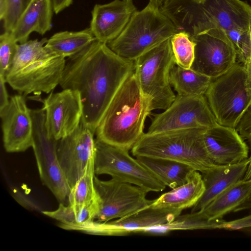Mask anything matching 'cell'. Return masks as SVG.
Returning <instances> with one entry per match:
<instances>
[{
    "label": "cell",
    "instance_id": "cell-1",
    "mask_svg": "<svg viewBox=\"0 0 251 251\" xmlns=\"http://www.w3.org/2000/svg\"><path fill=\"white\" fill-rule=\"evenodd\" d=\"M134 61L122 57L97 40L68 58L59 83L80 94L81 122L95 133L105 111L126 79L134 72Z\"/></svg>",
    "mask_w": 251,
    "mask_h": 251
},
{
    "label": "cell",
    "instance_id": "cell-2",
    "mask_svg": "<svg viewBox=\"0 0 251 251\" xmlns=\"http://www.w3.org/2000/svg\"><path fill=\"white\" fill-rule=\"evenodd\" d=\"M151 101L142 91L134 72L126 79L105 111L95 132L96 139L129 151L144 133Z\"/></svg>",
    "mask_w": 251,
    "mask_h": 251
},
{
    "label": "cell",
    "instance_id": "cell-3",
    "mask_svg": "<svg viewBox=\"0 0 251 251\" xmlns=\"http://www.w3.org/2000/svg\"><path fill=\"white\" fill-rule=\"evenodd\" d=\"M47 40L44 38L18 44L5 77L6 82L25 97L50 93L60 82L66 60L46 50Z\"/></svg>",
    "mask_w": 251,
    "mask_h": 251
},
{
    "label": "cell",
    "instance_id": "cell-4",
    "mask_svg": "<svg viewBox=\"0 0 251 251\" xmlns=\"http://www.w3.org/2000/svg\"><path fill=\"white\" fill-rule=\"evenodd\" d=\"M205 129L189 128L144 133L131 152L135 157L144 156L179 162L202 173L215 165L204 146Z\"/></svg>",
    "mask_w": 251,
    "mask_h": 251
},
{
    "label": "cell",
    "instance_id": "cell-5",
    "mask_svg": "<svg viewBox=\"0 0 251 251\" xmlns=\"http://www.w3.org/2000/svg\"><path fill=\"white\" fill-rule=\"evenodd\" d=\"M177 31L174 20L149 2L133 14L122 33L107 45L118 55L135 61Z\"/></svg>",
    "mask_w": 251,
    "mask_h": 251
},
{
    "label": "cell",
    "instance_id": "cell-6",
    "mask_svg": "<svg viewBox=\"0 0 251 251\" xmlns=\"http://www.w3.org/2000/svg\"><path fill=\"white\" fill-rule=\"evenodd\" d=\"M204 96L217 122L235 128L251 105V82L244 66L236 62L211 78Z\"/></svg>",
    "mask_w": 251,
    "mask_h": 251
},
{
    "label": "cell",
    "instance_id": "cell-7",
    "mask_svg": "<svg viewBox=\"0 0 251 251\" xmlns=\"http://www.w3.org/2000/svg\"><path fill=\"white\" fill-rule=\"evenodd\" d=\"M135 62L134 73L143 93L150 98L152 110H165L176 98L169 76L176 63L171 38L147 51Z\"/></svg>",
    "mask_w": 251,
    "mask_h": 251
},
{
    "label": "cell",
    "instance_id": "cell-8",
    "mask_svg": "<svg viewBox=\"0 0 251 251\" xmlns=\"http://www.w3.org/2000/svg\"><path fill=\"white\" fill-rule=\"evenodd\" d=\"M195 4V9L185 15L193 36L207 34L229 43L227 35L230 31L250 25L251 6L244 1L208 0Z\"/></svg>",
    "mask_w": 251,
    "mask_h": 251
},
{
    "label": "cell",
    "instance_id": "cell-9",
    "mask_svg": "<svg viewBox=\"0 0 251 251\" xmlns=\"http://www.w3.org/2000/svg\"><path fill=\"white\" fill-rule=\"evenodd\" d=\"M95 174L108 175L112 178L143 188L147 191L160 192L166 185L128 151L95 139Z\"/></svg>",
    "mask_w": 251,
    "mask_h": 251
},
{
    "label": "cell",
    "instance_id": "cell-10",
    "mask_svg": "<svg viewBox=\"0 0 251 251\" xmlns=\"http://www.w3.org/2000/svg\"><path fill=\"white\" fill-rule=\"evenodd\" d=\"M33 121L32 148L40 179L61 203L68 198L70 187L59 162L58 140L50 137L45 126L43 108L31 109Z\"/></svg>",
    "mask_w": 251,
    "mask_h": 251
},
{
    "label": "cell",
    "instance_id": "cell-11",
    "mask_svg": "<svg viewBox=\"0 0 251 251\" xmlns=\"http://www.w3.org/2000/svg\"><path fill=\"white\" fill-rule=\"evenodd\" d=\"M217 124L204 95L177 94L168 108L153 115L147 133L189 128L208 129Z\"/></svg>",
    "mask_w": 251,
    "mask_h": 251
},
{
    "label": "cell",
    "instance_id": "cell-12",
    "mask_svg": "<svg viewBox=\"0 0 251 251\" xmlns=\"http://www.w3.org/2000/svg\"><path fill=\"white\" fill-rule=\"evenodd\" d=\"M94 185L100 200L97 221L107 222L124 217L143 209L154 200L146 198L143 188L113 178L102 180L95 176Z\"/></svg>",
    "mask_w": 251,
    "mask_h": 251
},
{
    "label": "cell",
    "instance_id": "cell-13",
    "mask_svg": "<svg viewBox=\"0 0 251 251\" xmlns=\"http://www.w3.org/2000/svg\"><path fill=\"white\" fill-rule=\"evenodd\" d=\"M181 211L150 206L123 218L107 222L92 221L70 226L69 230H78L99 235H124L174 220Z\"/></svg>",
    "mask_w": 251,
    "mask_h": 251
},
{
    "label": "cell",
    "instance_id": "cell-14",
    "mask_svg": "<svg viewBox=\"0 0 251 251\" xmlns=\"http://www.w3.org/2000/svg\"><path fill=\"white\" fill-rule=\"evenodd\" d=\"M41 100L45 112L46 128L50 137L58 141L78 126L83 114V106L77 91L66 89L57 93L52 91Z\"/></svg>",
    "mask_w": 251,
    "mask_h": 251
},
{
    "label": "cell",
    "instance_id": "cell-15",
    "mask_svg": "<svg viewBox=\"0 0 251 251\" xmlns=\"http://www.w3.org/2000/svg\"><path fill=\"white\" fill-rule=\"evenodd\" d=\"M95 134L81 122L72 133L58 141V159L71 189L95 158Z\"/></svg>",
    "mask_w": 251,
    "mask_h": 251
},
{
    "label": "cell",
    "instance_id": "cell-16",
    "mask_svg": "<svg viewBox=\"0 0 251 251\" xmlns=\"http://www.w3.org/2000/svg\"><path fill=\"white\" fill-rule=\"evenodd\" d=\"M3 146L8 152H23L33 145L31 109L21 94L10 98L8 104L0 111Z\"/></svg>",
    "mask_w": 251,
    "mask_h": 251
},
{
    "label": "cell",
    "instance_id": "cell-17",
    "mask_svg": "<svg viewBox=\"0 0 251 251\" xmlns=\"http://www.w3.org/2000/svg\"><path fill=\"white\" fill-rule=\"evenodd\" d=\"M193 38L196 43L191 67L193 70L213 78L225 74L237 62L234 48L226 42L207 34Z\"/></svg>",
    "mask_w": 251,
    "mask_h": 251
},
{
    "label": "cell",
    "instance_id": "cell-18",
    "mask_svg": "<svg viewBox=\"0 0 251 251\" xmlns=\"http://www.w3.org/2000/svg\"><path fill=\"white\" fill-rule=\"evenodd\" d=\"M203 139L207 152L215 164H234L249 157V147L234 127L218 123L204 130Z\"/></svg>",
    "mask_w": 251,
    "mask_h": 251
},
{
    "label": "cell",
    "instance_id": "cell-19",
    "mask_svg": "<svg viewBox=\"0 0 251 251\" xmlns=\"http://www.w3.org/2000/svg\"><path fill=\"white\" fill-rule=\"evenodd\" d=\"M136 11L132 0H114L96 4L91 12L90 26L96 39L107 44L116 38Z\"/></svg>",
    "mask_w": 251,
    "mask_h": 251
},
{
    "label": "cell",
    "instance_id": "cell-20",
    "mask_svg": "<svg viewBox=\"0 0 251 251\" xmlns=\"http://www.w3.org/2000/svg\"><path fill=\"white\" fill-rule=\"evenodd\" d=\"M249 163L248 158L234 164H215L211 169L201 173L205 191L192 207L191 212L201 210L226 189L243 179Z\"/></svg>",
    "mask_w": 251,
    "mask_h": 251
},
{
    "label": "cell",
    "instance_id": "cell-21",
    "mask_svg": "<svg viewBox=\"0 0 251 251\" xmlns=\"http://www.w3.org/2000/svg\"><path fill=\"white\" fill-rule=\"evenodd\" d=\"M53 12L50 0H32L10 32L12 36L22 44L33 32L43 35L51 28Z\"/></svg>",
    "mask_w": 251,
    "mask_h": 251
},
{
    "label": "cell",
    "instance_id": "cell-22",
    "mask_svg": "<svg viewBox=\"0 0 251 251\" xmlns=\"http://www.w3.org/2000/svg\"><path fill=\"white\" fill-rule=\"evenodd\" d=\"M205 186L201 174L195 170L184 184L154 200L153 206L182 211L193 207L202 196Z\"/></svg>",
    "mask_w": 251,
    "mask_h": 251
},
{
    "label": "cell",
    "instance_id": "cell-23",
    "mask_svg": "<svg viewBox=\"0 0 251 251\" xmlns=\"http://www.w3.org/2000/svg\"><path fill=\"white\" fill-rule=\"evenodd\" d=\"M251 189V180L242 179L221 193L200 211L210 221L223 220L245 201Z\"/></svg>",
    "mask_w": 251,
    "mask_h": 251
},
{
    "label": "cell",
    "instance_id": "cell-24",
    "mask_svg": "<svg viewBox=\"0 0 251 251\" xmlns=\"http://www.w3.org/2000/svg\"><path fill=\"white\" fill-rule=\"evenodd\" d=\"M136 158L166 186L172 189L186 183L195 170L188 165L168 159L144 156Z\"/></svg>",
    "mask_w": 251,
    "mask_h": 251
},
{
    "label": "cell",
    "instance_id": "cell-25",
    "mask_svg": "<svg viewBox=\"0 0 251 251\" xmlns=\"http://www.w3.org/2000/svg\"><path fill=\"white\" fill-rule=\"evenodd\" d=\"M96 40L90 27L79 31H61L48 39L45 48L53 54L69 57L78 53Z\"/></svg>",
    "mask_w": 251,
    "mask_h": 251
},
{
    "label": "cell",
    "instance_id": "cell-26",
    "mask_svg": "<svg viewBox=\"0 0 251 251\" xmlns=\"http://www.w3.org/2000/svg\"><path fill=\"white\" fill-rule=\"evenodd\" d=\"M170 82L177 94L188 96L204 95L211 78L193 69L185 68L176 63L172 67Z\"/></svg>",
    "mask_w": 251,
    "mask_h": 251
},
{
    "label": "cell",
    "instance_id": "cell-27",
    "mask_svg": "<svg viewBox=\"0 0 251 251\" xmlns=\"http://www.w3.org/2000/svg\"><path fill=\"white\" fill-rule=\"evenodd\" d=\"M225 220L210 221L199 211L178 216L173 221L142 230L140 232L165 233L175 230L222 229Z\"/></svg>",
    "mask_w": 251,
    "mask_h": 251
},
{
    "label": "cell",
    "instance_id": "cell-28",
    "mask_svg": "<svg viewBox=\"0 0 251 251\" xmlns=\"http://www.w3.org/2000/svg\"><path fill=\"white\" fill-rule=\"evenodd\" d=\"M94 158L91 159L80 178L71 189L68 196L69 205L79 209L99 199L95 185Z\"/></svg>",
    "mask_w": 251,
    "mask_h": 251
},
{
    "label": "cell",
    "instance_id": "cell-29",
    "mask_svg": "<svg viewBox=\"0 0 251 251\" xmlns=\"http://www.w3.org/2000/svg\"><path fill=\"white\" fill-rule=\"evenodd\" d=\"M171 43L176 63L185 68H191L196 46L191 33L186 30L178 31L171 38Z\"/></svg>",
    "mask_w": 251,
    "mask_h": 251
},
{
    "label": "cell",
    "instance_id": "cell-30",
    "mask_svg": "<svg viewBox=\"0 0 251 251\" xmlns=\"http://www.w3.org/2000/svg\"><path fill=\"white\" fill-rule=\"evenodd\" d=\"M32 0H0V20L4 32H11Z\"/></svg>",
    "mask_w": 251,
    "mask_h": 251
},
{
    "label": "cell",
    "instance_id": "cell-31",
    "mask_svg": "<svg viewBox=\"0 0 251 251\" xmlns=\"http://www.w3.org/2000/svg\"><path fill=\"white\" fill-rule=\"evenodd\" d=\"M18 44L10 32H4L0 36V75L4 78L10 70Z\"/></svg>",
    "mask_w": 251,
    "mask_h": 251
},
{
    "label": "cell",
    "instance_id": "cell-32",
    "mask_svg": "<svg viewBox=\"0 0 251 251\" xmlns=\"http://www.w3.org/2000/svg\"><path fill=\"white\" fill-rule=\"evenodd\" d=\"M235 128L249 147L250 152L249 157V163L243 179L251 180V105L246 111Z\"/></svg>",
    "mask_w": 251,
    "mask_h": 251
},
{
    "label": "cell",
    "instance_id": "cell-33",
    "mask_svg": "<svg viewBox=\"0 0 251 251\" xmlns=\"http://www.w3.org/2000/svg\"><path fill=\"white\" fill-rule=\"evenodd\" d=\"M251 227V214L242 218L231 221L224 222L223 229L228 230H242L243 229Z\"/></svg>",
    "mask_w": 251,
    "mask_h": 251
},
{
    "label": "cell",
    "instance_id": "cell-34",
    "mask_svg": "<svg viewBox=\"0 0 251 251\" xmlns=\"http://www.w3.org/2000/svg\"><path fill=\"white\" fill-rule=\"evenodd\" d=\"M5 78L0 75V111L4 108L9 103L10 99L5 86Z\"/></svg>",
    "mask_w": 251,
    "mask_h": 251
},
{
    "label": "cell",
    "instance_id": "cell-35",
    "mask_svg": "<svg viewBox=\"0 0 251 251\" xmlns=\"http://www.w3.org/2000/svg\"><path fill=\"white\" fill-rule=\"evenodd\" d=\"M55 14H58L72 4L73 0H50Z\"/></svg>",
    "mask_w": 251,
    "mask_h": 251
},
{
    "label": "cell",
    "instance_id": "cell-36",
    "mask_svg": "<svg viewBox=\"0 0 251 251\" xmlns=\"http://www.w3.org/2000/svg\"><path fill=\"white\" fill-rule=\"evenodd\" d=\"M176 0H149V2L163 12H165Z\"/></svg>",
    "mask_w": 251,
    "mask_h": 251
},
{
    "label": "cell",
    "instance_id": "cell-37",
    "mask_svg": "<svg viewBox=\"0 0 251 251\" xmlns=\"http://www.w3.org/2000/svg\"><path fill=\"white\" fill-rule=\"evenodd\" d=\"M251 202V189L245 201L235 210V212L246 209L248 205Z\"/></svg>",
    "mask_w": 251,
    "mask_h": 251
},
{
    "label": "cell",
    "instance_id": "cell-38",
    "mask_svg": "<svg viewBox=\"0 0 251 251\" xmlns=\"http://www.w3.org/2000/svg\"><path fill=\"white\" fill-rule=\"evenodd\" d=\"M193 2L194 3L197 4H201L204 3L206 1H208V0H189Z\"/></svg>",
    "mask_w": 251,
    "mask_h": 251
},
{
    "label": "cell",
    "instance_id": "cell-39",
    "mask_svg": "<svg viewBox=\"0 0 251 251\" xmlns=\"http://www.w3.org/2000/svg\"><path fill=\"white\" fill-rule=\"evenodd\" d=\"M243 231H248L251 235V227L247 228L242 229Z\"/></svg>",
    "mask_w": 251,
    "mask_h": 251
},
{
    "label": "cell",
    "instance_id": "cell-40",
    "mask_svg": "<svg viewBox=\"0 0 251 251\" xmlns=\"http://www.w3.org/2000/svg\"><path fill=\"white\" fill-rule=\"evenodd\" d=\"M251 207V202L249 204V205H248L247 207V209H249Z\"/></svg>",
    "mask_w": 251,
    "mask_h": 251
},
{
    "label": "cell",
    "instance_id": "cell-41",
    "mask_svg": "<svg viewBox=\"0 0 251 251\" xmlns=\"http://www.w3.org/2000/svg\"><path fill=\"white\" fill-rule=\"evenodd\" d=\"M250 31H251V21H250Z\"/></svg>",
    "mask_w": 251,
    "mask_h": 251
},
{
    "label": "cell",
    "instance_id": "cell-42",
    "mask_svg": "<svg viewBox=\"0 0 251 251\" xmlns=\"http://www.w3.org/2000/svg\"></svg>",
    "mask_w": 251,
    "mask_h": 251
}]
</instances>
